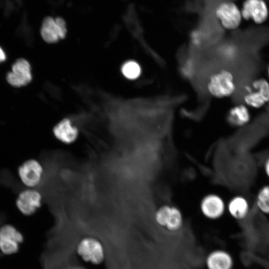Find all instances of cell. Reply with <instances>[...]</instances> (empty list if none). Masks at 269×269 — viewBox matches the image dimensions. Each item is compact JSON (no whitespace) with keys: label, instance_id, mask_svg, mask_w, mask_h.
Masks as SVG:
<instances>
[{"label":"cell","instance_id":"1","mask_svg":"<svg viewBox=\"0 0 269 269\" xmlns=\"http://www.w3.org/2000/svg\"><path fill=\"white\" fill-rule=\"evenodd\" d=\"M269 101V81L265 76L253 78L242 89L241 102L252 110H262Z\"/></svg>","mask_w":269,"mask_h":269},{"label":"cell","instance_id":"2","mask_svg":"<svg viewBox=\"0 0 269 269\" xmlns=\"http://www.w3.org/2000/svg\"><path fill=\"white\" fill-rule=\"evenodd\" d=\"M238 82L236 76L231 70L221 69L210 77L207 83L209 94L217 99L230 98L238 91Z\"/></svg>","mask_w":269,"mask_h":269},{"label":"cell","instance_id":"3","mask_svg":"<svg viewBox=\"0 0 269 269\" xmlns=\"http://www.w3.org/2000/svg\"><path fill=\"white\" fill-rule=\"evenodd\" d=\"M76 253L82 261L94 266L102 265L106 257L103 243L94 236L81 238L76 245Z\"/></svg>","mask_w":269,"mask_h":269},{"label":"cell","instance_id":"4","mask_svg":"<svg viewBox=\"0 0 269 269\" xmlns=\"http://www.w3.org/2000/svg\"><path fill=\"white\" fill-rule=\"evenodd\" d=\"M155 223L170 232H176L183 226V214L178 207L169 204L161 205L154 214Z\"/></svg>","mask_w":269,"mask_h":269},{"label":"cell","instance_id":"5","mask_svg":"<svg viewBox=\"0 0 269 269\" xmlns=\"http://www.w3.org/2000/svg\"><path fill=\"white\" fill-rule=\"evenodd\" d=\"M215 15L221 26L229 31L238 29L244 20L241 8L232 1L220 3L215 8Z\"/></svg>","mask_w":269,"mask_h":269},{"label":"cell","instance_id":"6","mask_svg":"<svg viewBox=\"0 0 269 269\" xmlns=\"http://www.w3.org/2000/svg\"><path fill=\"white\" fill-rule=\"evenodd\" d=\"M227 202L216 193H209L203 196L199 202L200 213L205 219L216 221L221 219L227 212Z\"/></svg>","mask_w":269,"mask_h":269},{"label":"cell","instance_id":"7","mask_svg":"<svg viewBox=\"0 0 269 269\" xmlns=\"http://www.w3.org/2000/svg\"><path fill=\"white\" fill-rule=\"evenodd\" d=\"M241 9L243 20L257 25L264 24L269 18V7L265 0H244Z\"/></svg>","mask_w":269,"mask_h":269},{"label":"cell","instance_id":"8","mask_svg":"<svg viewBox=\"0 0 269 269\" xmlns=\"http://www.w3.org/2000/svg\"><path fill=\"white\" fill-rule=\"evenodd\" d=\"M66 32V22L61 17H47L42 23L41 35L48 43H55L64 38Z\"/></svg>","mask_w":269,"mask_h":269},{"label":"cell","instance_id":"9","mask_svg":"<svg viewBox=\"0 0 269 269\" xmlns=\"http://www.w3.org/2000/svg\"><path fill=\"white\" fill-rule=\"evenodd\" d=\"M23 241L22 234L14 227L6 225L0 228V250L6 255L16 252Z\"/></svg>","mask_w":269,"mask_h":269},{"label":"cell","instance_id":"10","mask_svg":"<svg viewBox=\"0 0 269 269\" xmlns=\"http://www.w3.org/2000/svg\"><path fill=\"white\" fill-rule=\"evenodd\" d=\"M43 167L39 161L29 159L25 161L18 168V174L23 183L33 188L41 182L43 175Z\"/></svg>","mask_w":269,"mask_h":269},{"label":"cell","instance_id":"11","mask_svg":"<svg viewBox=\"0 0 269 269\" xmlns=\"http://www.w3.org/2000/svg\"><path fill=\"white\" fill-rule=\"evenodd\" d=\"M12 71L6 76L8 83L12 86L19 87L28 84L31 80L30 66L24 59L17 60L12 66Z\"/></svg>","mask_w":269,"mask_h":269},{"label":"cell","instance_id":"12","mask_svg":"<svg viewBox=\"0 0 269 269\" xmlns=\"http://www.w3.org/2000/svg\"><path fill=\"white\" fill-rule=\"evenodd\" d=\"M42 199L41 194L37 190L26 189L19 194L16 205L23 214L30 216L35 213L41 207Z\"/></svg>","mask_w":269,"mask_h":269},{"label":"cell","instance_id":"13","mask_svg":"<svg viewBox=\"0 0 269 269\" xmlns=\"http://www.w3.org/2000/svg\"><path fill=\"white\" fill-rule=\"evenodd\" d=\"M252 118V110L241 101L230 108L226 120L230 126L241 128L248 125Z\"/></svg>","mask_w":269,"mask_h":269},{"label":"cell","instance_id":"14","mask_svg":"<svg viewBox=\"0 0 269 269\" xmlns=\"http://www.w3.org/2000/svg\"><path fill=\"white\" fill-rule=\"evenodd\" d=\"M205 265L207 269H234L235 261L228 251L217 249L207 255Z\"/></svg>","mask_w":269,"mask_h":269},{"label":"cell","instance_id":"15","mask_svg":"<svg viewBox=\"0 0 269 269\" xmlns=\"http://www.w3.org/2000/svg\"><path fill=\"white\" fill-rule=\"evenodd\" d=\"M227 212L233 219L237 221L245 220L251 210V204L247 197L237 194L231 197L227 202Z\"/></svg>","mask_w":269,"mask_h":269},{"label":"cell","instance_id":"16","mask_svg":"<svg viewBox=\"0 0 269 269\" xmlns=\"http://www.w3.org/2000/svg\"><path fill=\"white\" fill-rule=\"evenodd\" d=\"M53 133L58 141L66 144L74 143L79 134L78 129L67 118L63 119L54 127Z\"/></svg>","mask_w":269,"mask_h":269},{"label":"cell","instance_id":"17","mask_svg":"<svg viewBox=\"0 0 269 269\" xmlns=\"http://www.w3.org/2000/svg\"><path fill=\"white\" fill-rule=\"evenodd\" d=\"M255 205L260 213L269 215V184L259 189L256 196Z\"/></svg>","mask_w":269,"mask_h":269},{"label":"cell","instance_id":"18","mask_svg":"<svg viewBox=\"0 0 269 269\" xmlns=\"http://www.w3.org/2000/svg\"><path fill=\"white\" fill-rule=\"evenodd\" d=\"M121 71L123 75L126 78L133 80L140 76L141 73V68L137 62L134 60H129L123 64Z\"/></svg>","mask_w":269,"mask_h":269},{"label":"cell","instance_id":"19","mask_svg":"<svg viewBox=\"0 0 269 269\" xmlns=\"http://www.w3.org/2000/svg\"><path fill=\"white\" fill-rule=\"evenodd\" d=\"M203 39V33L200 30H195L193 31L191 35L192 43L195 46L200 45Z\"/></svg>","mask_w":269,"mask_h":269},{"label":"cell","instance_id":"20","mask_svg":"<svg viewBox=\"0 0 269 269\" xmlns=\"http://www.w3.org/2000/svg\"><path fill=\"white\" fill-rule=\"evenodd\" d=\"M264 170L266 177L269 179V156L264 162Z\"/></svg>","mask_w":269,"mask_h":269},{"label":"cell","instance_id":"21","mask_svg":"<svg viewBox=\"0 0 269 269\" xmlns=\"http://www.w3.org/2000/svg\"><path fill=\"white\" fill-rule=\"evenodd\" d=\"M5 59V54L2 48L0 47V62L4 61Z\"/></svg>","mask_w":269,"mask_h":269},{"label":"cell","instance_id":"22","mask_svg":"<svg viewBox=\"0 0 269 269\" xmlns=\"http://www.w3.org/2000/svg\"><path fill=\"white\" fill-rule=\"evenodd\" d=\"M267 79L269 81V62L267 64L266 68V76Z\"/></svg>","mask_w":269,"mask_h":269},{"label":"cell","instance_id":"23","mask_svg":"<svg viewBox=\"0 0 269 269\" xmlns=\"http://www.w3.org/2000/svg\"><path fill=\"white\" fill-rule=\"evenodd\" d=\"M267 106H268V108L269 109V102L268 103Z\"/></svg>","mask_w":269,"mask_h":269}]
</instances>
